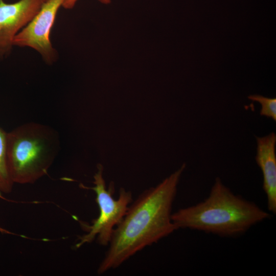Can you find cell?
Here are the masks:
<instances>
[{
	"mask_svg": "<svg viewBox=\"0 0 276 276\" xmlns=\"http://www.w3.org/2000/svg\"><path fill=\"white\" fill-rule=\"evenodd\" d=\"M185 168L183 164L156 186L144 191L129 206L113 230L98 274L118 267L145 247L178 229L172 220V209Z\"/></svg>",
	"mask_w": 276,
	"mask_h": 276,
	"instance_id": "obj_1",
	"label": "cell"
},
{
	"mask_svg": "<svg viewBox=\"0 0 276 276\" xmlns=\"http://www.w3.org/2000/svg\"><path fill=\"white\" fill-rule=\"evenodd\" d=\"M270 216L255 202L235 194L217 177L206 198L179 209L172 213L171 218L178 229L234 237Z\"/></svg>",
	"mask_w": 276,
	"mask_h": 276,
	"instance_id": "obj_2",
	"label": "cell"
},
{
	"mask_svg": "<svg viewBox=\"0 0 276 276\" xmlns=\"http://www.w3.org/2000/svg\"><path fill=\"white\" fill-rule=\"evenodd\" d=\"M59 148L58 133L45 125L28 123L7 133V166L14 183H34L46 175Z\"/></svg>",
	"mask_w": 276,
	"mask_h": 276,
	"instance_id": "obj_3",
	"label": "cell"
},
{
	"mask_svg": "<svg viewBox=\"0 0 276 276\" xmlns=\"http://www.w3.org/2000/svg\"><path fill=\"white\" fill-rule=\"evenodd\" d=\"M103 172L102 165L98 164L97 172L94 176L95 186L87 187L80 185L81 188L95 191L96 201L99 208V215L92 221L91 224H82L86 233L78 238L75 245L77 248L91 242L96 238L100 245H108L114 228L121 222L127 212L129 204L132 202L131 192L123 188L120 189L118 199H115L112 197L114 183L111 182L107 189Z\"/></svg>",
	"mask_w": 276,
	"mask_h": 276,
	"instance_id": "obj_4",
	"label": "cell"
},
{
	"mask_svg": "<svg viewBox=\"0 0 276 276\" xmlns=\"http://www.w3.org/2000/svg\"><path fill=\"white\" fill-rule=\"evenodd\" d=\"M65 0H47L32 20L15 37L13 45L37 51L48 63L55 61L56 52L50 35L58 11Z\"/></svg>",
	"mask_w": 276,
	"mask_h": 276,
	"instance_id": "obj_5",
	"label": "cell"
},
{
	"mask_svg": "<svg viewBox=\"0 0 276 276\" xmlns=\"http://www.w3.org/2000/svg\"><path fill=\"white\" fill-rule=\"evenodd\" d=\"M44 0H0V59L10 53L16 35L34 17Z\"/></svg>",
	"mask_w": 276,
	"mask_h": 276,
	"instance_id": "obj_6",
	"label": "cell"
},
{
	"mask_svg": "<svg viewBox=\"0 0 276 276\" xmlns=\"http://www.w3.org/2000/svg\"><path fill=\"white\" fill-rule=\"evenodd\" d=\"M256 160L263 177V189L267 197L268 210L276 213V135L271 132L263 137H257Z\"/></svg>",
	"mask_w": 276,
	"mask_h": 276,
	"instance_id": "obj_7",
	"label": "cell"
},
{
	"mask_svg": "<svg viewBox=\"0 0 276 276\" xmlns=\"http://www.w3.org/2000/svg\"><path fill=\"white\" fill-rule=\"evenodd\" d=\"M7 133L0 127V191L10 193L14 184L10 177L7 161Z\"/></svg>",
	"mask_w": 276,
	"mask_h": 276,
	"instance_id": "obj_8",
	"label": "cell"
},
{
	"mask_svg": "<svg viewBox=\"0 0 276 276\" xmlns=\"http://www.w3.org/2000/svg\"><path fill=\"white\" fill-rule=\"evenodd\" d=\"M252 101L258 102L261 105L260 114L276 121V98H268L259 95H252L248 97Z\"/></svg>",
	"mask_w": 276,
	"mask_h": 276,
	"instance_id": "obj_9",
	"label": "cell"
},
{
	"mask_svg": "<svg viewBox=\"0 0 276 276\" xmlns=\"http://www.w3.org/2000/svg\"><path fill=\"white\" fill-rule=\"evenodd\" d=\"M100 2L103 4H108L110 2V0H98ZM78 0H65L62 4V7L65 9H72L75 5Z\"/></svg>",
	"mask_w": 276,
	"mask_h": 276,
	"instance_id": "obj_10",
	"label": "cell"
},
{
	"mask_svg": "<svg viewBox=\"0 0 276 276\" xmlns=\"http://www.w3.org/2000/svg\"><path fill=\"white\" fill-rule=\"evenodd\" d=\"M0 233L3 234L14 235V233L2 227L1 225H0Z\"/></svg>",
	"mask_w": 276,
	"mask_h": 276,
	"instance_id": "obj_11",
	"label": "cell"
},
{
	"mask_svg": "<svg viewBox=\"0 0 276 276\" xmlns=\"http://www.w3.org/2000/svg\"><path fill=\"white\" fill-rule=\"evenodd\" d=\"M44 1H47V0H44Z\"/></svg>",
	"mask_w": 276,
	"mask_h": 276,
	"instance_id": "obj_12",
	"label": "cell"
}]
</instances>
